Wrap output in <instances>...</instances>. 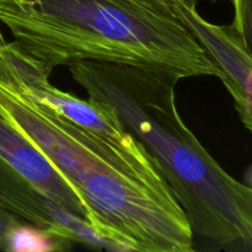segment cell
Instances as JSON below:
<instances>
[{
  "label": "cell",
  "mask_w": 252,
  "mask_h": 252,
  "mask_svg": "<svg viewBox=\"0 0 252 252\" xmlns=\"http://www.w3.org/2000/svg\"><path fill=\"white\" fill-rule=\"evenodd\" d=\"M0 113L78 189L117 251L192 252L194 235L161 169L48 110L0 73Z\"/></svg>",
  "instance_id": "1"
},
{
  "label": "cell",
  "mask_w": 252,
  "mask_h": 252,
  "mask_svg": "<svg viewBox=\"0 0 252 252\" xmlns=\"http://www.w3.org/2000/svg\"><path fill=\"white\" fill-rule=\"evenodd\" d=\"M68 68L88 97L110 107L157 161L194 236L220 249H252V189L229 175L184 122L177 76L94 61Z\"/></svg>",
  "instance_id": "2"
},
{
  "label": "cell",
  "mask_w": 252,
  "mask_h": 252,
  "mask_svg": "<svg viewBox=\"0 0 252 252\" xmlns=\"http://www.w3.org/2000/svg\"><path fill=\"white\" fill-rule=\"evenodd\" d=\"M0 24L51 71L94 61L169 73L180 80L219 76L172 0H0Z\"/></svg>",
  "instance_id": "3"
},
{
  "label": "cell",
  "mask_w": 252,
  "mask_h": 252,
  "mask_svg": "<svg viewBox=\"0 0 252 252\" xmlns=\"http://www.w3.org/2000/svg\"><path fill=\"white\" fill-rule=\"evenodd\" d=\"M47 198L85 219L115 246L78 189L0 113V209L54 234Z\"/></svg>",
  "instance_id": "4"
},
{
  "label": "cell",
  "mask_w": 252,
  "mask_h": 252,
  "mask_svg": "<svg viewBox=\"0 0 252 252\" xmlns=\"http://www.w3.org/2000/svg\"><path fill=\"white\" fill-rule=\"evenodd\" d=\"M180 19L219 69L243 125L252 133V56L231 25H217L199 14L197 0H172Z\"/></svg>",
  "instance_id": "5"
},
{
  "label": "cell",
  "mask_w": 252,
  "mask_h": 252,
  "mask_svg": "<svg viewBox=\"0 0 252 252\" xmlns=\"http://www.w3.org/2000/svg\"><path fill=\"white\" fill-rule=\"evenodd\" d=\"M65 239L32 224L20 221L10 230L5 251L11 252H52L63 251L70 245Z\"/></svg>",
  "instance_id": "6"
},
{
  "label": "cell",
  "mask_w": 252,
  "mask_h": 252,
  "mask_svg": "<svg viewBox=\"0 0 252 252\" xmlns=\"http://www.w3.org/2000/svg\"><path fill=\"white\" fill-rule=\"evenodd\" d=\"M231 2L234 5L231 26L243 46L252 56V0H231Z\"/></svg>",
  "instance_id": "7"
},
{
  "label": "cell",
  "mask_w": 252,
  "mask_h": 252,
  "mask_svg": "<svg viewBox=\"0 0 252 252\" xmlns=\"http://www.w3.org/2000/svg\"><path fill=\"white\" fill-rule=\"evenodd\" d=\"M20 221L21 220L17 219L15 216L0 209V250H5L6 239L10 230H11L17 223H20Z\"/></svg>",
  "instance_id": "8"
},
{
  "label": "cell",
  "mask_w": 252,
  "mask_h": 252,
  "mask_svg": "<svg viewBox=\"0 0 252 252\" xmlns=\"http://www.w3.org/2000/svg\"><path fill=\"white\" fill-rule=\"evenodd\" d=\"M246 185L252 189V166L249 169L248 175H246Z\"/></svg>",
  "instance_id": "9"
},
{
  "label": "cell",
  "mask_w": 252,
  "mask_h": 252,
  "mask_svg": "<svg viewBox=\"0 0 252 252\" xmlns=\"http://www.w3.org/2000/svg\"><path fill=\"white\" fill-rule=\"evenodd\" d=\"M209 1H212V2H217V1H220V0H209ZM229 1H231V0H229Z\"/></svg>",
  "instance_id": "10"
}]
</instances>
